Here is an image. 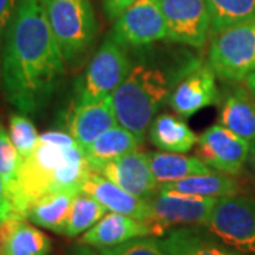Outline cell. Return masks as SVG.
Here are the masks:
<instances>
[{
    "label": "cell",
    "mask_w": 255,
    "mask_h": 255,
    "mask_svg": "<svg viewBox=\"0 0 255 255\" xmlns=\"http://www.w3.org/2000/svg\"><path fill=\"white\" fill-rule=\"evenodd\" d=\"M142 142L143 139L128 130L127 128L117 125L104 132L82 150L94 173H98L101 167L110 163L111 160L137 150L142 146Z\"/></svg>",
    "instance_id": "obj_18"
},
{
    "label": "cell",
    "mask_w": 255,
    "mask_h": 255,
    "mask_svg": "<svg viewBox=\"0 0 255 255\" xmlns=\"http://www.w3.org/2000/svg\"><path fill=\"white\" fill-rule=\"evenodd\" d=\"M157 241L164 255H237L194 228H177Z\"/></svg>",
    "instance_id": "obj_23"
},
{
    "label": "cell",
    "mask_w": 255,
    "mask_h": 255,
    "mask_svg": "<svg viewBox=\"0 0 255 255\" xmlns=\"http://www.w3.org/2000/svg\"><path fill=\"white\" fill-rule=\"evenodd\" d=\"M0 41H1V34H0ZM1 67H3V54L0 51V81H1Z\"/></svg>",
    "instance_id": "obj_37"
},
{
    "label": "cell",
    "mask_w": 255,
    "mask_h": 255,
    "mask_svg": "<svg viewBox=\"0 0 255 255\" xmlns=\"http://www.w3.org/2000/svg\"><path fill=\"white\" fill-rule=\"evenodd\" d=\"M9 136L14 147L17 149L21 160L33 153V150L38 145V139H40L37 128L24 114H11L10 115Z\"/></svg>",
    "instance_id": "obj_28"
},
{
    "label": "cell",
    "mask_w": 255,
    "mask_h": 255,
    "mask_svg": "<svg viewBox=\"0 0 255 255\" xmlns=\"http://www.w3.org/2000/svg\"><path fill=\"white\" fill-rule=\"evenodd\" d=\"M94 174L82 147L70 133L48 130L40 135L33 153L23 159L13 207L26 219L28 207L38 199L58 191H81Z\"/></svg>",
    "instance_id": "obj_2"
},
{
    "label": "cell",
    "mask_w": 255,
    "mask_h": 255,
    "mask_svg": "<svg viewBox=\"0 0 255 255\" xmlns=\"http://www.w3.org/2000/svg\"><path fill=\"white\" fill-rule=\"evenodd\" d=\"M197 63L196 58L190 60L176 71L146 63L133 65L112 94L118 125L145 139L150 124L164 101L170 97L174 85Z\"/></svg>",
    "instance_id": "obj_3"
},
{
    "label": "cell",
    "mask_w": 255,
    "mask_h": 255,
    "mask_svg": "<svg viewBox=\"0 0 255 255\" xmlns=\"http://www.w3.org/2000/svg\"><path fill=\"white\" fill-rule=\"evenodd\" d=\"M207 228L226 246L255 254V200L243 196L220 197Z\"/></svg>",
    "instance_id": "obj_7"
},
{
    "label": "cell",
    "mask_w": 255,
    "mask_h": 255,
    "mask_svg": "<svg viewBox=\"0 0 255 255\" xmlns=\"http://www.w3.org/2000/svg\"><path fill=\"white\" fill-rule=\"evenodd\" d=\"M152 173L159 186L177 182L194 174L211 172V167L201 160L199 156H189L173 152H146Z\"/></svg>",
    "instance_id": "obj_22"
},
{
    "label": "cell",
    "mask_w": 255,
    "mask_h": 255,
    "mask_svg": "<svg viewBox=\"0 0 255 255\" xmlns=\"http://www.w3.org/2000/svg\"><path fill=\"white\" fill-rule=\"evenodd\" d=\"M0 255H48L51 240L21 216H11L3 223Z\"/></svg>",
    "instance_id": "obj_17"
},
{
    "label": "cell",
    "mask_w": 255,
    "mask_h": 255,
    "mask_svg": "<svg viewBox=\"0 0 255 255\" xmlns=\"http://www.w3.org/2000/svg\"><path fill=\"white\" fill-rule=\"evenodd\" d=\"M251 143L221 124L207 128L197 139V156L209 167L237 174L248 160Z\"/></svg>",
    "instance_id": "obj_11"
},
{
    "label": "cell",
    "mask_w": 255,
    "mask_h": 255,
    "mask_svg": "<svg viewBox=\"0 0 255 255\" xmlns=\"http://www.w3.org/2000/svg\"><path fill=\"white\" fill-rule=\"evenodd\" d=\"M209 65L224 81L238 82L255 71V21L234 26L213 36Z\"/></svg>",
    "instance_id": "obj_5"
},
{
    "label": "cell",
    "mask_w": 255,
    "mask_h": 255,
    "mask_svg": "<svg viewBox=\"0 0 255 255\" xmlns=\"http://www.w3.org/2000/svg\"><path fill=\"white\" fill-rule=\"evenodd\" d=\"M70 255H98V254H97V253H94L90 247L84 246V244H80V246L74 248Z\"/></svg>",
    "instance_id": "obj_33"
},
{
    "label": "cell",
    "mask_w": 255,
    "mask_h": 255,
    "mask_svg": "<svg viewBox=\"0 0 255 255\" xmlns=\"http://www.w3.org/2000/svg\"><path fill=\"white\" fill-rule=\"evenodd\" d=\"M219 199L183 194L179 191L159 189L149 199L150 220L155 236H163L173 226H207Z\"/></svg>",
    "instance_id": "obj_8"
},
{
    "label": "cell",
    "mask_w": 255,
    "mask_h": 255,
    "mask_svg": "<svg viewBox=\"0 0 255 255\" xmlns=\"http://www.w3.org/2000/svg\"><path fill=\"white\" fill-rule=\"evenodd\" d=\"M108 210L105 209L100 201L95 200L87 193H78L74 200L70 220L67 224L65 234L67 237H77L81 233L88 231L100 221Z\"/></svg>",
    "instance_id": "obj_26"
},
{
    "label": "cell",
    "mask_w": 255,
    "mask_h": 255,
    "mask_svg": "<svg viewBox=\"0 0 255 255\" xmlns=\"http://www.w3.org/2000/svg\"><path fill=\"white\" fill-rule=\"evenodd\" d=\"M17 4L18 0H0V34L9 27Z\"/></svg>",
    "instance_id": "obj_32"
},
{
    "label": "cell",
    "mask_w": 255,
    "mask_h": 255,
    "mask_svg": "<svg viewBox=\"0 0 255 255\" xmlns=\"http://www.w3.org/2000/svg\"><path fill=\"white\" fill-rule=\"evenodd\" d=\"M3 223H4V220H0V247L3 244V236H4V233H3Z\"/></svg>",
    "instance_id": "obj_36"
},
{
    "label": "cell",
    "mask_w": 255,
    "mask_h": 255,
    "mask_svg": "<svg viewBox=\"0 0 255 255\" xmlns=\"http://www.w3.org/2000/svg\"><path fill=\"white\" fill-rule=\"evenodd\" d=\"M220 102V92L216 82V74L210 65L197 63L183 75L174 85L169 97L172 110L186 119L201 110Z\"/></svg>",
    "instance_id": "obj_12"
},
{
    "label": "cell",
    "mask_w": 255,
    "mask_h": 255,
    "mask_svg": "<svg viewBox=\"0 0 255 255\" xmlns=\"http://www.w3.org/2000/svg\"><path fill=\"white\" fill-rule=\"evenodd\" d=\"M132 67L124 46L108 37L77 82V101L90 102L111 97L130 73Z\"/></svg>",
    "instance_id": "obj_6"
},
{
    "label": "cell",
    "mask_w": 255,
    "mask_h": 255,
    "mask_svg": "<svg viewBox=\"0 0 255 255\" xmlns=\"http://www.w3.org/2000/svg\"><path fill=\"white\" fill-rule=\"evenodd\" d=\"M136 0H101L102 10H104L107 18L111 21H115Z\"/></svg>",
    "instance_id": "obj_30"
},
{
    "label": "cell",
    "mask_w": 255,
    "mask_h": 255,
    "mask_svg": "<svg viewBox=\"0 0 255 255\" xmlns=\"http://www.w3.org/2000/svg\"><path fill=\"white\" fill-rule=\"evenodd\" d=\"M65 63L77 67L98 34L91 0H41Z\"/></svg>",
    "instance_id": "obj_4"
},
{
    "label": "cell",
    "mask_w": 255,
    "mask_h": 255,
    "mask_svg": "<svg viewBox=\"0 0 255 255\" xmlns=\"http://www.w3.org/2000/svg\"><path fill=\"white\" fill-rule=\"evenodd\" d=\"M100 255H164L155 238H135L115 247L100 248Z\"/></svg>",
    "instance_id": "obj_29"
},
{
    "label": "cell",
    "mask_w": 255,
    "mask_h": 255,
    "mask_svg": "<svg viewBox=\"0 0 255 255\" xmlns=\"http://www.w3.org/2000/svg\"><path fill=\"white\" fill-rule=\"evenodd\" d=\"M152 145L163 152L186 153L197 145L199 136L191 130L186 121L172 114L156 115L149 128Z\"/></svg>",
    "instance_id": "obj_21"
},
{
    "label": "cell",
    "mask_w": 255,
    "mask_h": 255,
    "mask_svg": "<svg viewBox=\"0 0 255 255\" xmlns=\"http://www.w3.org/2000/svg\"><path fill=\"white\" fill-rule=\"evenodd\" d=\"M210 13V31L217 34L234 26L255 21V0H206Z\"/></svg>",
    "instance_id": "obj_25"
},
{
    "label": "cell",
    "mask_w": 255,
    "mask_h": 255,
    "mask_svg": "<svg viewBox=\"0 0 255 255\" xmlns=\"http://www.w3.org/2000/svg\"><path fill=\"white\" fill-rule=\"evenodd\" d=\"M244 81H246L247 90L251 92V95L255 98V71L250 74Z\"/></svg>",
    "instance_id": "obj_34"
},
{
    "label": "cell",
    "mask_w": 255,
    "mask_h": 255,
    "mask_svg": "<svg viewBox=\"0 0 255 255\" xmlns=\"http://www.w3.org/2000/svg\"><path fill=\"white\" fill-rule=\"evenodd\" d=\"M112 38L121 46L142 47L167 38L160 0H136L117 20Z\"/></svg>",
    "instance_id": "obj_9"
},
{
    "label": "cell",
    "mask_w": 255,
    "mask_h": 255,
    "mask_svg": "<svg viewBox=\"0 0 255 255\" xmlns=\"http://www.w3.org/2000/svg\"><path fill=\"white\" fill-rule=\"evenodd\" d=\"M248 163L251 170L255 173V140L251 143V149H250V155H248Z\"/></svg>",
    "instance_id": "obj_35"
},
{
    "label": "cell",
    "mask_w": 255,
    "mask_h": 255,
    "mask_svg": "<svg viewBox=\"0 0 255 255\" xmlns=\"http://www.w3.org/2000/svg\"><path fill=\"white\" fill-rule=\"evenodd\" d=\"M159 189L163 190H173L191 194V196H201V197H227V196H237L240 191L238 182L223 172H209L204 174H194L182 180L173 183H167L160 186Z\"/></svg>",
    "instance_id": "obj_24"
},
{
    "label": "cell",
    "mask_w": 255,
    "mask_h": 255,
    "mask_svg": "<svg viewBox=\"0 0 255 255\" xmlns=\"http://www.w3.org/2000/svg\"><path fill=\"white\" fill-rule=\"evenodd\" d=\"M77 194L78 191H58L47 194L28 207L26 219L57 234H65Z\"/></svg>",
    "instance_id": "obj_20"
},
{
    "label": "cell",
    "mask_w": 255,
    "mask_h": 255,
    "mask_svg": "<svg viewBox=\"0 0 255 255\" xmlns=\"http://www.w3.org/2000/svg\"><path fill=\"white\" fill-rule=\"evenodd\" d=\"M82 193L90 194L95 200H98L111 213H118L129 216L136 220L149 221L150 220V206L145 199L136 197L124 189H121L115 183L102 177L101 174L94 173L82 184Z\"/></svg>",
    "instance_id": "obj_16"
},
{
    "label": "cell",
    "mask_w": 255,
    "mask_h": 255,
    "mask_svg": "<svg viewBox=\"0 0 255 255\" xmlns=\"http://www.w3.org/2000/svg\"><path fill=\"white\" fill-rule=\"evenodd\" d=\"M20 164H21V157L10 139L9 132L4 129L3 125H0V176L6 183L11 203H13V196L17 190Z\"/></svg>",
    "instance_id": "obj_27"
},
{
    "label": "cell",
    "mask_w": 255,
    "mask_h": 255,
    "mask_svg": "<svg viewBox=\"0 0 255 255\" xmlns=\"http://www.w3.org/2000/svg\"><path fill=\"white\" fill-rule=\"evenodd\" d=\"M146 236H155L153 226L149 221L136 220L118 213H108L94 227L84 233L80 244L100 250Z\"/></svg>",
    "instance_id": "obj_15"
},
{
    "label": "cell",
    "mask_w": 255,
    "mask_h": 255,
    "mask_svg": "<svg viewBox=\"0 0 255 255\" xmlns=\"http://www.w3.org/2000/svg\"><path fill=\"white\" fill-rule=\"evenodd\" d=\"M98 174L145 200L153 197L160 187L152 173L147 155L137 150L111 160L101 167Z\"/></svg>",
    "instance_id": "obj_13"
},
{
    "label": "cell",
    "mask_w": 255,
    "mask_h": 255,
    "mask_svg": "<svg viewBox=\"0 0 255 255\" xmlns=\"http://www.w3.org/2000/svg\"><path fill=\"white\" fill-rule=\"evenodd\" d=\"M118 125L112 95L90 102H75L67 117L68 133L82 149L97 137Z\"/></svg>",
    "instance_id": "obj_14"
},
{
    "label": "cell",
    "mask_w": 255,
    "mask_h": 255,
    "mask_svg": "<svg viewBox=\"0 0 255 255\" xmlns=\"http://www.w3.org/2000/svg\"><path fill=\"white\" fill-rule=\"evenodd\" d=\"M220 124L247 142L255 140V98L247 87L228 92L220 112Z\"/></svg>",
    "instance_id": "obj_19"
},
{
    "label": "cell",
    "mask_w": 255,
    "mask_h": 255,
    "mask_svg": "<svg viewBox=\"0 0 255 255\" xmlns=\"http://www.w3.org/2000/svg\"><path fill=\"white\" fill-rule=\"evenodd\" d=\"M41 0H18L3 48L1 82L6 97L23 114L43 110L65 74Z\"/></svg>",
    "instance_id": "obj_1"
},
{
    "label": "cell",
    "mask_w": 255,
    "mask_h": 255,
    "mask_svg": "<svg viewBox=\"0 0 255 255\" xmlns=\"http://www.w3.org/2000/svg\"><path fill=\"white\" fill-rule=\"evenodd\" d=\"M167 40L201 48L210 31V13L206 0H160Z\"/></svg>",
    "instance_id": "obj_10"
},
{
    "label": "cell",
    "mask_w": 255,
    "mask_h": 255,
    "mask_svg": "<svg viewBox=\"0 0 255 255\" xmlns=\"http://www.w3.org/2000/svg\"><path fill=\"white\" fill-rule=\"evenodd\" d=\"M11 216H18V214L14 211L6 183L0 176V220H7Z\"/></svg>",
    "instance_id": "obj_31"
}]
</instances>
